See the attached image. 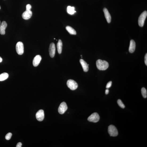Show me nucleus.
I'll return each instance as SVG.
<instances>
[{
	"instance_id": "f257e3e1",
	"label": "nucleus",
	"mask_w": 147,
	"mask_h": 147,
	"mask_svg": "<svg viewBox=\"0 0 147 147\" xmlns=\"http://www.w3.org/2000/svg\"><path fill=\"white\" fill-rule=\"evenodd\" d=\"M97 67L99 70H107L109 67V64L107 62L104 60H98L96 62Z\"/></svg>"
},
{
	"instance_id": "f03ea898",
	"label": "nucleus",
	"mask_w": 147,
	"mask_h": 147,
	"mask_svg": "<svg viewBox=\"0 0 147 147\" xmlns=\"http://www.w3.org/2000/svg\"><path fill=\"white\" fill-rule=\"evenodd\" d=\"M147 16V12L145 11L141 14L138 19V23L139 26L143 27L144 25V22Z\"/></svg>"
},
{
	"instance_id": "7ed1b4c3",
	"label": "nucleus",
	"mask_w": 147,
	"mask_h": 147,
	"mask_svg": "<svg viewBox=\"0 0 147 147\" xmlns=\"http://www.w3.org/2000/svg\"><path fill=\"white\" fill-rule=\"evenodd\" d=\"M108 131L111 136H116L118 135L117 130L115 126L111 125L109 126Z\"/></svg>"
},
{
	"instance_id": "20e7f679",
	"label": "nucleus",
	"mask_w": 147,
	"mask_h": 147,
	"mask_svg": "<svg viewBox=\"0 0 147 147\" xmlns=\"http://www.w3.org/2000/svg\"><path fill=\"white\" fill-rule=\"evenodd\" d=\"M67 85L72 90H74L76 89L78 87V85L76 82L72 79H69L67 81Z\"/></svg>"
},
{
	"instance_id": "39448f33",
	"label": "nucleus",
	"mask_w": 147,
	"mask_h": 147,
	"mask_svg": "<svg viewBox=\"0 0 147 147\" xmlns=\"http://www.w3.org/2000/svg\"><path fill=\"white\" fill-rule=\"evenodd\" d=\"M100 117L98 113H95L88 117L87 120L89 122L94 123H96L99 121Z\"/></svg>"
},
{
	"instance_id": "423d86ee",
	"label": "nucleus",
	"mask_w": 147,
	"mask_h": 147,
	"mask_svg": "<svg viewBox=\"0 0 147 147\" xmlns=\"http://www.w3.org/2000/svg\"><path fill=\"white\" fill-rule=\"evenodd\" d=\"M16 50L19 55H22L24 53V46L23 43L20 41L17 43L16 45Z\"/></svg>"
},
{
	"instance_id": "0eeeda50",
	"label": "nucleus",
	"mask_w": 147,
	"mask_h": 147,
	"mask_svg": "<svg viewBox=\"0 0 147 147\" xmlns=\"http://www.w3.org/2000/svg\"><path fill=\"white\" fill-rule=\"evenodd\" d=\"M67 106L65 102H63L60 104L58 108V111L60 114H63L64 113L67 109Z\"/></svg>"
},
{
	"instance_id": "6e6552de",
	"label": "nucleus",
	"mask_w": 147,
	"mask_h": 147,
	"mask_svg": "<svg viewBox=\"0 0 147 147\" xmlns=\"http://www.w3.org/2000/svg\"><path fill=\"white\" fill-rule=\"evenodd\" d=\"M44 111L40 110L36 114V117L37 120L39 121H42L44 118Z\"/></svg>"
},
{
	"instance_id": "1a4fd4ad",
	"label": "nucleus",
	"mask_w": 147,
	"mask_h": 147,
	"mask_svg": "<svg viewBox=\"0 0 147 147\" xmlns=\"http://www.w3.org/2000/svg\"><path fill=\"white\" fill-rule=\"evenodd\" d=\"M56 48L54 43H51L50 44L49 49V55L51 57H54L55 53Z\"/></svg>"
},
{
	"instance_id": "9d476101",
	"label": "nucleus",
	"mask_w": 147,
	"mask_h": 147,
	"mask_svg": "<svg viewBox=\"0 0 147 147\" xmlns=\"http://www.w3.org/2000/svg\"><path fill=\"white\" fill-rule=\"evenodd\" d=\"M32 15V12L31 10H27L24 12L22 15V18L24 19L28 20L30 18Z\"/></svg>"
},
{
	"instance_id": "9b49d317",
	"label": "nucleus",
	"mask_w": 147,
	"mask_h": 147,
	"mask_svg": "<svg viewBox=\"0 0 147 147\" xmlns=\"http://www.w3.org/2000/svg\"><path fill=\"white\" fill-rule=\"evenodd\" d=\"M41 60V56L40 55H37L34 58L33 60V65L35 67L38 66Z\"/></svg>"
},
{
	"instance_id": "f8f14e48",
	"label": "nucleus",
	"mask_w": 147,
	"mask_h": 147,
	"mask_svg": "<svg viewBox=\"0 0 147 147\" xmlns=\"http://www.w3.org/2000/svg\"><path fill=\"white\" fill-rule=\"evenodd\" d=\"M103 12L105 16L108 23H110L111 22V16L107 8H104L103 9Z\"/></svg>"
},
{
	"instance_id": "ddd939ff",
	"label": "nucleus",
	"mask_w": 147,
	"mask_h": 147,
	"mask_svg": "<svg viewBox=\"0 0 147 147\" xmlns=\"http://www.w3.org/2000/svg\"><path fill=\"white\" fill-rule=\"evenodd\" d=\"M7 26V24L5 21H3L2 22L0 27V33L2 35H4L5 33V29Z\"/></svg>"
},
{
	"instance_id": "4468645a",
	"label": "nucleus",
	"mask_w": 147,
	"mask_h": 147,
	"mask_svg": "<svg viewBox=\"0 0 147 147\" xmlns=\"http://www.w3.org/2000/svg\"><path fill=\"white\" fill-rule=\"evenodd\" d=\"M80 63L82 65L84 71L87 72L89 70V64H88L87 63L83 60L81 59L79 60Z\"/></svg>"
},
{
	"instance_id": "2eb2a0df",
	"label": "nucleus",
	"mask_w": 147,
	"mask_h": 147,
	"mask_svg": "<svg viewBox=\"0 0 147 147\" xmlns=\"http://www.w3.org/2000/svg\"><path fill=\"white\" fill-rule=\"evenodd\" d=\"M136 44L135 42L133 40H132L130 41V44L129 48L130 52L133 53L134 52L135 49Z\"/></svg>"
},
{
	"instance_id": "dca6fc26",
	"label": "nucleus",
	"mask_w": 147,
	"mask_h": 147,
	"mask_svg": "<svg viewBox=\"0 0 147 147\" xmlns=\"http://www.w3.org/2000/svg\"><path fill=\"white\" fill-rule=\"evenodd\" d=\"M63 45V43L61 40H59L57 44V46L58 52L59 54H61V53Z\"/></svg>"
},
{
	"instance_id": "f3484780",
	"label": "nucleus",
	"mask_w": 147,
	"mask_h": 147,
	"mask_svg": "<svg viewBox=\"0 0 147 147\" xmlns=\"http://www.w3.org/2000/svg\"><path fill=\"white\" fill-rule=\"evenodd\" d=\"M66 29L69 33L71 34L75 35L76 34V31L72 27L70 26H67L66 27Z\"/></svg>"
},
{
	"instance_id": "a211bd4d",
	"label": "nucleus",
	"mask_w": 147,
	"mask_h": 147,
	"mask_svg": "<svg viewBox=\"0 0 147 147\" xmlns=\"http://www.w3.org/2000/svg\"><path fill=\"white\" fill-rule=\"evenodd\" d=\"M67 12L70 15H73L75 12V8L73 7L68 6L67 8Z\"/></svg>"
},
{
	"instance_id": "6ab92c4d",
	"label": "nucleus",
	"mask_w": 147,
	"mask_h": 147,
	"mask_svg": "<svg viewBox=\"0 0 147 147\" xmlns=\"http://www.w3.org/2000/svg\"><path fill=\"white\" fill-rule=\"evenodd\" d=\"M8 75L7 73H3L0 74V81H4L8 78Z\"/></svg>"
},
{
	"instance_id": "aec40b11",
	"label": "nucleus",
	"mask_w": 147,
	"mask_h": 147,
	"mask_svg": "<svg viewBox=\"0 0 147 147\" xmlns=\"http://www.w3.org/2000/svg\"><path fill=\"white\" fill-rule=\"evenodd\" d=\"M141 93L143 97L146 98L147 97V90L144 87H143L141 89Z\"/></svg>"
},
{
	"instance_id": "412c9836",
	"label": "nucleus",
	"mask_w": 147,
	"mask_h": 147,
	"mask_svg": "<svg viewBox=\"0 0 147 147\" xmlns=\"http://www.w3.org/2000/svg\"><path fill=\"white\" fill-rule=\"evenodd\" d=\"M117 103L118 104L119 106L122 108H125V106L123 103L122 101L120 99H119L117 100Z\"/></svg>"
},
{
	"instance_id": "4be33fe9",
	"label": "nucleus",
	"mask_w": 147,
	"mask_h": 147,
	"mask_svg": "<svg viewBox=\"0 0 147 147\" xmlns=\"http://www.w3.org/2000/svg\"><path fill=\"white\" fill-rule=\"evenodd\" d=\"M12 134L11 133H8L5 136V138L7 140H9L12 137Z\"/></svg>"
},
{
	"instance_id": "5701e85b",
	"label": "nucleus",
	"mask_w": 147,
	"mask_h": 147,
	"mask_svg": "<svg viewBox=\"0 0 147 147\" xmlns=\"http://www.w3.org/2000/svg\"><path fill=\"white\" fill-rule=\"evenodd\" d=\"M112 82L111 81L109 82L107 84L106 88L107 89H108L111 87L112 85Z\"/></svg>"
},
{
	"instance_id": "b1692460",
	"label": "nucleus",
	"mask_w": 147,
	"mask_h": 147,
	"mask_svg": "<svg viewBox=\"0 0 147 147\" xmlns=\"http://www.w3.org/2000/svg\"><path fill=\"white\" fill-rule=\"evenodd\" d=\"M32 8V6L30 4H28L26 6V10H30Z\"/></svg>"
},
{
	"instance_id": "393cba45",
	"label": "nucleus",
	"mask_w": 147,
	"mask_h": 147,
	"mask_svg": "<svg viewBox=\"0 0 147 147\" xmlns=\"http://www.w3.org/2000/svg\"><path fill=\"white\" fill-rule=\"evenodd\" d=\"M145 63L146 66L147 65V54L146 53L145 56Z\"/></svg>"
},
{
	"instance_id": "a878e982",
	"label": "nucleus",
	"mask_w": 147,
	"mask_h": 147,
	"mask_svg": "<svg viewBox=\"0 0 147 147\" xmlns=\"http://www.w3.org/2000/svg\"><path fill=\"white\" fill-rule=\"evenodd\" d=\"M22 146V143L20 142L18 143H17L16 147H21Z\"/></svg>"
},
{
	"instance_id": "bb28decb",
	"label": "nucleus",
	"mask_w": 147,
	"mask_h": 147,
	"mask_svg": "<svg viewBox=\"0 0 147 147\" xmlns=\"http://www.w3.org/2000/svg\"><path fill=\"white\" fill-rule=\"evenodd\" d=\"M109 92V90L108 89H107L105 91V94L107 95L108 94Z\"/></svg>"
},
{
	"instance_id": "cd10ccee",
	"label": "nucleus",
	"mask_w": 147,
	"mask_h": 147,
	"mask_svg": "<svg viewBox=\"0 0 147 147\" xmlns=\"http://www.w3.org/2000/svg\"><path fill=\"white\" fill-rule=\"evenodd\" d=\"M2 59L1 57H0V63H1L2 61Z\"/></svg>"
},
{
	"instance_id": "c85d7f7f",
	"label": "nucleus",
	"mask_w": 147,
	"mask_h": 147,
	"mask_svg": "<svg viewBox=\"0 0 147 147\" xmlns=\"http://www.w3.org/2000/svg\"><path fill=\"white\" fill-rule=\"evenodd\" d=\"M1 26V22L0 21V27Z\"/></svg>"
},
{
	"instance_id": "c756f323",
	"label": "nucleus",
	"mask_w": 147,
	"mask_h": 147,
	"mask_svg": "<svg viewBox=\"0 0 147 147\" xmlns=\"http://www.w3.org/2000/svg\"><path fill=\"white\" fill-rule=\"evenodd\" d=\"M1 8V7H0V9Z\"/></svg>"
}]
</instances>
